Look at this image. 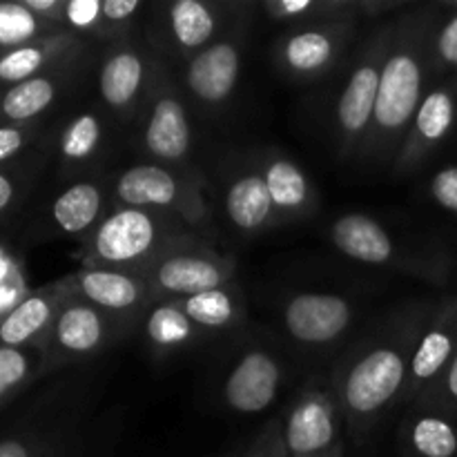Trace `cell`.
Here are the masks:
<instances>
[{"mask_svg": "<svg viewBox=\"0 0 457 457\" xmlns=\"http://www.w3.org/2000/svg\"><path fill=\"white\" fill-rule=\"evenodd\" d=\"M433 302H411L379 321L342 357L330 384L353 437L364 440L388 411L404 404L411 361Z\"/></svg>", "mask_w": 457, "mask_h": 457, "instance_id": "1", "label": "cell"}, {"mask_svg": "<svg viewBox=\"0 0 457 457\" xmlns=\"http://www.w3.org/2000/svg\"><path fill=\"white\" fill-rule=\"evenodd\" d=\"M436 7H418L402 13L391 25L386 58L379 76L373 125L361 161H395L420 103L431 87V36L440 18Z\"/></svg>", "mask_w": 457, "mask_h": 457, "instance_id": "2", "label": "cell"}, {"mask_svg": "<svg viewBox=\"0 0 457 457\" xmlns=\"http://www.w3.org/2000/svg\"><path fill=\"white\" fill-rule=\"evenodd\" d=\"M330 244L353 262L402 272L433 286H445L453 272V254L437 241H400L378 219L348 212L328 228Z\"/></svg>", "mask_w": 457, "mask_h": 457, "instance_id": "3", "label": "cell"}, {"mask_svg": "<svg viewBox=\"0 0 457 457\" xmlns=\"http://www.w3.org/2000/svg\"><path fill=\"white\" fill-rule=\"evenodd\" d=\"M190 232L170 214L114 205L83 241V268H105L141 275L177 237Z\"/></svg>", "mask_w": 457, "mask_h": 457, "instance_id": "4", "label": "cell"}, {"mask_svg": "<svg viewBox=\"0 0 457 457\" xmlns=\"http://www.w3.org/2000/svg\"><path fill=\"white\" fill-rule=\"evenodd\" d=\"M112 199L114 205L170 214L187 228H204L210 221L204 177L187 168L161 163L129 165L112 181Z\"/></svg>", "mask_w": 457, "mask_h": 457, "instance_id": "5", "label": "cell"}, {"mask_svg": "<svg viewBox=\"0 0 457 457\" xmlns=\"http://www.w3.org/2000/svg\"><path fill=\"white\" fill-rule=\"evenodd\" d=\"M388 40H391V25L384 22L357 49L355 61L344 80L342 94L335 103L333 128L337 137V154L344 161H361L369 143Z\"/></svg>", "mask_w": 457, "mask_h": 457, "instance_id": "6", "label": "cell"}, {"mask_svg": "<svg viewBox=\"0 0 457 457\" xmlns=\"http://www.w3.org/2000/svg\"><path fill=\"white\" fill-rule=\"evenodd\" d=\"M138 326L141 320L107 315L70 290L43 348L45 373L96 360L112 346L129 337Z\"/></svg>", "mask_w": 457, "mask_h": 457, "instance_id": "7", "label": "cell"}, {"mask_svg": "<svg viewBox=\"0 0 457 457\" xmlns=\"http://www.w3.org/2000/svg\"><path fill=\"white\" fill-rule=\"evenodd\" d=\"M237 266L201 237H177L143 272L154 299H181L235 281Z\"/></svg>", "mask_w": 457, "mask_h": 457, "instance_id": "8", "label": "cell"}, {"mask_svg": "<svg viewBox=\"0 0 457 457\" xmlns=\"http://www.w3.org/2000/svg\"><path fill=\"white\" fill-rule=\"evenodd\" d=\"M235 4L217 0H170L156 4L147 22V38L156 54L190 61L230 27Z\"/></svg>", "mask_w": 457, "mask_h": 457, "instance_id": "9", "label": "cell"}, {"mask_svg": "<svg viewBox=\"0 0 457 457\" xmlns=\"http://www.w3.org/2000/svg\"><path fill=\"white\" fill-rule=\"evenodd\" d=\"M281 422L288 457H326L342 446L344 415L330 379L312 378Z\"/></svg>", "mask_w": 457, "mask_h": 457, "instance_id": "10", "label": "cell"}, {"mask_svg": "<svg viewBox=\"0 0 457 457\" xmlns=\"http://www.w3.org/2000/svg\"><path fill=\"white\" fill-rule=\"evenodd\" d=\"M141 114V143L152 163L187 168L192 152L190 114H187L186 98L181 96L163 62L156 71Z\"/></svg>", "mask_w": 457, "mask_h": 457, "instance_id": "11", "label": "cell"}, {"mask_svg": "<svg viewBox=\"0 0 457 457\" xmlns=\"http://www.w3.org/2000/svg\"><path fill=\"white\" fill-rule=\"evenodd\" d=\"M355 34V21L290 27L277 38L272 58L281 74L293 80L324 79L342 61Z\"/></svg>", "mask_w": 457, "mask_h": 457, "instance_id": "12", "label": "cell"}, {"mask_svg": "<svg viewBox=\"0 0 457 457\" xmlns=\"http://www.w3.org/2000/svg\"><path fill=\"white\" fill-rule=\"evenodd\" d=\"M159 67L161 58L152 47H141L129 38L112 45L96 70L103 105L119 119L137 116L145 105Z\"/></svg>", "mask_w": 457, "mask_h": 457, "instance_id": "13", "label": "cell"}, {"mask_svg": "<svg viewBox=\"0 0 457 457\" xmlns=\"http://www.w3.org/2000/svg\"><path fill=\"white\" fill-rule=\"evenodd\" d=\"M244 22L235 21L212 45L186 61L183 85L201 107L219 110L230 101L244 67Z\"/></svg>", "mask_w": 457, "mask_h": 457, "instance_id": "14", "label": "cell"}, {"mask_svg": "<svg viewBox=\"0 0 457 457\" xmlns=\"http://www.w3.org/2000/svg\"><path fill=\"white\" fill-rule=\"evenodd\" d=\"M355 315V303L344 295L308 290L286 299L281 324L299 346L328 348L351 330Z\"/></svg>", "mask_w": 457, "mask_h": 457, "instance_id": "15", "label": "cell"}, {"mask_svg": "<svg viewBox=\"0 0 457 457\" xmlns=\"http://www.w3.org/2000/svg\"><path fill=\"white\" fill-rule=\"evenodd\" d=\"M457 128V94L451 83H433L420 103L404 143L393 161L395 177H409L424 168L440 147L449 143Z\"/></svg>", "mask_w": 457, "mask_h": 457, "instance_id": "16", "label": "cell"}, {"mask_svg": "<svg viewBox=\"0 0 457 457\" xmlns=\"http://www.w3.org/2000/svg\"><path fill=\"white\" fill-rule=\"evenodd\" d=\"M286 379L279 357L263 346H250L228 369L221 384L223 404L239 415H257L270 409Z\"/></svg>", "mask_w": 457, "mask_h": 457, "instance_id": "17", "label": "cell"}, {"mask_svg": "<svg viewBox=\"0 0 457 457\" xmlns=\"http://www.w3.org/2000/svg\"><path fill=\"white\" fill-rule=\"evenodd\" d=\"M457 353V295H446L431 303L411 361L404 404H413L445 373Z\"/></svg>", "mask_w": 457, "mask_h": 457, "instance_id": "18", "label": "cell"}, {"mask_svg": "<svg viewBox=\"0 0 457 457\" xmlns=\"http://www.w3.org/2000/svg\"><path fill=\"white\" fill-rule=\"evenodd\" d=\"M70 290L98 311L125 320H141L154 302L145 277L105 268H80L70 275Z\"/></svg>", "mask_w": 457, "mask_h": 457, "instance_id": "19", "label": "cell"}, {"mask_svg": "<svg viewBox=\"0 0 457 457\" xmlns=\"http://www.w3.org/2000/svg\"><path fill=\"white\" fill-rule=\"evenodd\" d=\"M254 165L266 181L275 226L312 217L320 199H317L311 177L297 161H293L284 152L268 150L262 152L259 159H254Z\"/></svg>", "mask_w": 457, "mask_h": 457, "instance_id": "20", "label": "cell"}, {"mask_svg": "<svg viewBox=\"0 0 457 457\" xmlns=\"http://www.w3.org/2000/svg\"><path fill=\"white\" fill-rule=\"evenodd\" d=\"M67 295H70L67 277L34 293H27L7 315L0 317V346L45 348Z\"/></svg>", "mask_w": 457, "mask_h": 457, "instance_id": "21", "label": "cell"}, {"mask_svg": "<svg viewBox=\"0 0 457 457\" xmlns=\"http://www.w3.org/2000/svg\"><path fill=\"white\" fill-rule=\"evenodd\" d=\"M400 7H404V0H266L262 4L270 21L290 27L370 21Z\"/></svg>", "mask_w": 457, "mask_h": 457, "instance_id": "22", "label": "cell"}, {"mask_svg": "<svg viewBox=\"0 0 457 457\" xmlns=\"http://www.w3.org/2000/svg\"><path fill=\"white\" fill-rule=\"evenodd\" d=\"M83 52L85 40L80 36L58 29L25 47L0 54V83L18 85L49 71L70 70Z\"/></svg>", "mask_w": 457, "mask_h": 457, "instance_id": "23", "label": "cell"}, {"mask_svg": "<svg viewBox=\"0 0 457 457\" xmlns=\"http://www.w3.org/2000/svg\"><path fill=\"white\" fill-rule=\"evenodd\" d=\"M112 199V183L101 179H80L67 186L52 204V221L67 237L87 239L105 219Z\"/></svg>", "mask_w": 457, "mask_h": 457, "instance_id": "24", "label": "cell"}, {"mask_svg": "<svg viewBox=\"0 0 457 457\" xmlns=\"http://www.w3.org/2000/svg\"><path fill=\"white\" fill-rule=\"evenodd\" d=\"M223 210H226V217L230 219L232 226L244 235H257V232L275 226L270 195H268L266 181H263L254 161L244 165L226 183Z\"/></svg>", "mask_w": 457, "mask_h": 457, "instance_id": "25", "label": "cell"}, {"mask_svg": "<svg viewBox=\"0 0 457 457\" xmlns=\"http://www.w3.org/2000/svg\"><path fill=\"white\" fill-rule=\"evenodd\" d=\"M400 446L404 457H457V420L431 406H409Z\"/></svg>", "mask_w": 457, "mask_h": 457, "instance_id": "26", "label": "cell"}, {"mask_svg": "<svg viewBox=\"0 0 457 457\" xmlns=\"http://www.w3.org/2000/svg\"><path fill=\"white\" fill-rule=\"evenodd\" d=\"M141 328L147 346L159 357L199 346L208 335L177 306L174 299H154L141 315Z\"/></svg>", "mask_w": 457, "mask_h": 457, "instance_id": "27", "label": "cell"}, {"mask_svg": "<svg viewBox=\"0 0 457 457\" xmlns=\"http://www.w3.org/2000/svg\"><path fill=\"white\" fill-rule=\"evenodd\" d=\"M107 147V120L101 112H76L58 137V156L70 172H83L98 163Z\"/></svg>", "mask_w": 457, "mask_h": 457, "instance_id": "28", "label": "cell"}, {"mask_svg": "<svg viewBox=\"0 0 457 457\" xmlns=\"http://www.w3.org/2000/svg\"><path fill=\"white\" fill-rule=\"evenodd\" d=\"M174 302L204 333H223L245 321V302L235 284L174 299Z\"/></svg>", "mask_w": 457, "mask_h": 457, "instance_id": "29", "label": "cell"}, {"mask_svg": "<svg viewBox=\"0 0 457 457\" xmlns=\"http://www.w3.org/2000/svg\"><path fill=\"white\" fill-rule=\"evenodd\" d=\"M67 83V70L49 71L12 85L0 98V116L12 125H27L49 110Z\"/></svg>", "mask_w": 457, "mask_h": 457, "instance_id": "30", "label": "cell"}, {"mask_svg": "<svg viewBox=\"0 0 457 457\" xmlns=\"http://www.w3.org/2000/svg\"><path fill=\"white\" fill-rule=\"evenodd\" d=\"M54 31L58 29L40 21L22 0H3L0 3V49H3V54L36 43V40L54 34Z\"/></svg>", "mask_w": 457, "mask_h": 457, "instance_id": "31", "label": "cell"}, {"mask_svg": "<svg viewBox=\"0 0 457 457\" xmlns=\"http://www.w3.org/2000/svg\"><path fill=\"white\" fill-rule=\"evenodd\" d=\"M61 27L80 38L92 36L98 40H110V43L128 40L107 16L105 0H65Z\"/></svg>", "mask_w": 457, "mask_h": 457, "instance_id": "32", "label": "cell"}, {"mask_svg": "<svg viewBox=\"0 0 457 457\" xmlns=\"http://www.w3.org/2000/svg\"><path fill=\"white\" fill-rule=\"evenodd\" d=\"M446 16H440L431 36V79L437 83H453L457 79V0L440 3Z\"/></svg>", "mask_w": 457, "mask_h": 457, "instance_id": "33", "label": "cell"}, {"mask_svg": "<svg viewBox=\"0 0 457 457\" xmlns=\"http://www.w3.org/2000/svg\"><path fill=\"white\" fill-rule=\"evenodd\" d=\"M45 373L43 348L0 346V406L36 375Z\"/></svg>", "mask_w": 457, "mask_h": 457, "instance_id": "34", "label": "cell"}, {"mask_svg": "<svg viewBox=\"0 0 457 457\" xmlns=\"http://www.w3.org/2000/svg\"><path fill=\"white\" fill-rule=\"evenodd\" d=\"M413 404L445 411V413L453 415L457 420V353L453 360L449 361V366L445 369V373H442L440 378L433 382V386L428 388L424 395H420Z\"/></svg>", "mask_w": 457, "mask_h": 457, "instance_id": "35", "label": "cell"}, {"mask_svg": "<svg viewBox=\"0 0 457 457\" xmlns=\"http://www.w3.org/2000/svg\"><path fill=\"white\" fill-rule=\"evenodd\" d=\"M428 199L457 219V163L437 170L428 181Z\"/></svg>", "mask_w": 457, "mask_h": 457, "instance_id": "36", "label": "cell"}, {"mask_svg": "<svg viewBox=\"0 0 457 457\" xmlns=\"http://www.w3.org/2000/svg\"><path fill=\"white\" fill-rule=\"evenodd\" d=\"M244 457H288L281 418L268 420L266 427L259 431V436L254 437Z\"/></svg>", "mask_w": 457, "mask_h": 457, "instance_id": "37", "label": "cell"}, {"mask_svg": "<svg viewBox=\"0 0 457 457\" xmlns=\"http://www.w3.org/2000/svg\"><path fill=\"white\" fill-rule=\"evenodd\" d=\"M34 138V129L27 125H0V165L16 159Z\"/></svg>", "mask_w": 457, "mask_h": 457, "instance_id": "38", "label": "cell"}, {"mask_svg": "<svg viewBox=\"0 0 457 457\" xmlns=\"http://www.w3.org/2000/svg\"><path fill=\"white\" fill-rule=\"evenodd\" d=\"M52 453V451H49ZM47 453L38 451L36 446H31L29 442L22 440L21 436H7L0 440V457H45Z\"/></svg>", "mask_w": 457, "mask_h": 457, "instance_id": "39", "label": "cell"}, {"mask_svg": "<svg viewBox=\"0 0 457 457\" xmlns=\"http://www.w3.org/2000/svg\"><path fill=\"white\" fill-rule=\"evenodd\" d=\"M18 195V186H16V179L7 172H0V214L13 204Z\"/></svg>", "mask_w": 457, "mask_h": 457, "instance_id": "40", "label": "cell"}, {"mask_svg": "<svg viewBox=\"0 0 457 457\" xmlns=\"http://www.w3.org/2000/svg\"><path fill=\"white\" fill-rule=\"evenodd\" d=\"M21 272H18L16 263L12 262V257H9L7 253H4V248H0V286L7 284V281H12L13 277H18Z\"/></svg>", "mask_w": 457, "mask_h": 457, "instance_id": "41", "label": "cell"}, {"mask_svg": "<svg viewBox=\"0 0 457 457\" xmlns=\"http://www.w3.org/2000/svg\"><path fill=\"white\" fill-rule=\"evenodd\" d=\"M326 457H344V445L339 446V449H335L333 453H330V455H326Z\"/></svg>", "mask_w": 457, "mask_h": 457, "instance_id": "42", "label": "cell"}, {"mask_svg": "<svg viewBox=\"0 0 457 457\" xmlns=\"http://www.w3.org/2000/svg\"><path fill=\"white\" fill-rule=\"evenodd\" d=\"M451 85H453V89H455V94H457V79H455L453 83H451Z\"/></svg>", "mask_w": 457, "mask_h": 457, "instance_id": "43", "label": "cell"}, {"mask_svg": "<svg viewBox=\"0 0 457 457\" xmlns=\"http://www.w3.org/2000/svg\"><path fill=\"white\" fill-rule=\"evenodd\" d=\"M45 457H54V455H45Z\"/></svg>", "mask_w": 457, "mask_h": 457, "instance_id": "44", "label": "cell"}, {"mask_svg": "<svg viewBox=\"0 0 457 457\" xmlns=\"http://www.w3.org/2000/svg\"><path fill=\"white\" fill-rule=\"evenodd\" d=\"M230 457H235V455H230Z\"/></svg>", "mask_w": 457, "mask_h": 457, "instance_id": "45", "label": "cell"}]
</instances>
